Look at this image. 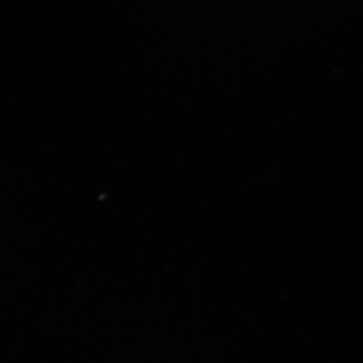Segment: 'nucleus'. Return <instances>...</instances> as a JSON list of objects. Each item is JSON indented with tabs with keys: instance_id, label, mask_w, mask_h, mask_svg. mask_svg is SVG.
I'll return each instance as SVG.
<instances>
[]
</instances>
